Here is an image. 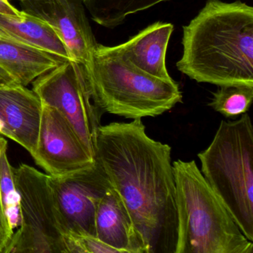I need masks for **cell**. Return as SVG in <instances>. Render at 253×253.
Returning <instances> with one entry per match:
<instances>
[{
  "label": "cell",
  "mask_w": 253,
  "mask_h": 253,
  "mask_svg": "<svg viewBox=\"0 0 253 253\" xmlns=\"http://www.w3.org/2000/svg\"><path fill=\"white\" fill-rule=\"evenodd\" d=\"M42 103L39 96L17 84L0 88V134L17 142L33 156L38 146Z\"/></svg>",
  "instance_id": "obj_11"
},
{
  "label": "cell",
  "mask_w": 253,
  "mask_h": 253,
  "mask_svg": "<svg viewBox=\"0 0 253 253\" xmlns=\"http://www.w3.org/2000/svg\"><path fill=\"white\" fill-rule=\"evenodd\" d=\"M253 100V86L222 85L213 92L208 106L228 118L247 113Z\"/></svg>",
  "instance_id": "obj_17"
},
{
  "label": "cell",
  "mask_w": 253,
  "mask_h": 253,
  "mask_svg": "<svg viewBox=\"0 0 253 253\" xmlns=\"http://www.w3.org/2000/svg\"><path fill=\"white\" fill-rule=\"evenodd\" d=\"M172 164L178 221L175 253H253V241L244 236L195 161Z\"/></svg>",
  "instance_id": "obj_3"
},
{
  "label": "cell",
  "mask_w": 253,
  "mask_h": 253,
  "mask_svg": "<svg viewBox=\"0 0 253 253\" xmlns=\"http://www.w3.org/2000/svg\"><path fill=\"white\" fill-rule=\"evenodd\" d=\"M176 63L198 83L253 86V8L241 1L208 0L183 26Z\"/></svg>",
  "instance_id": "obj_2"
},
{
  "label": "cell",
  "mask_w": 253,
  "mask_h": 253,
  "mask_svg": "<svg viewBox=\"0 0 253 253\" xmlns=\"http://www.w3.org/2000/svg\"><path fill=\"white\" fill-rule=\"evenodd\" d=\"M19 84L17 81L5 69L0 67V88Z\"/></svg>",
  "instance_id": "obj_22"
},
{
  "label": "cell",
  "mask_w": 253,
  "mask_h": 253,
  "mask_svg": "<svg viewBox=\"0 0 253 253\" xmlns=\"http://www.w3.org/2000/svg\"><path fill=\"white\" fill-rule=\"evenodd\" d=\"M6 148H8V142L2 136H0V155ZM14 232V230L11 227L9 219L5 212L0 188V253H5Z\"/></svg>",
  "instance_id": "obj_20"
},
{
  "label": "cell",
  "mask_w": 253,
  "mask_h": 253,
  "mask_svg": "<svg viewBox=\"0 0 253 253\" xmlns=\"http://www.w3.org/2000/svg\"><path fill=\"white\" fill-rule=\"evenodd\" d=\"M20 198V226L5 253H66L67 229L48 183V175L27 164L13 168Z\"/></svg>",
  "instance_id": "obj_6"
},
{
  "label": "cell",
  "mask_w": 253,
  "mask_h": 253,
  "mask_svg": "<svg viewBox=\"0 0 253 253\" xmlns=\"http://www.w3.org/2000/svg\"><path fill=\"white\" fill-rule=\"evenodd\" d=\"M86 70L94 104L103 113L142 119L162 115L182 103L183 95L174 80L148 75L117 46L97 44Z\"/></svg>",
  "instance_id": "obj_4"
},
{
  "label": "cell",
  "mask_w": 253,
  "mask_h": 253,
  "mask_svg": "<svg viewBox=\"0 0 253 253\" xmlns=\"http://www.w3.org/2000/svg\"><path fill=\"white\" fill-rule=\"evenodd\" d=\"M32 84V90L42 103L66 118L94 158L96 136L103 113L94 104L86 68L69 60L42 74Z\"/></svg>",
  "instance_id": "obj_7"
},
{
  "label": "cell",
  "mask_w": 253,
  "mask_h": 253,
  "mask_svg": "<svg viewBox=\"0 0 253 253\" xmlns=\"http://www.w3.org/2000/svg\"><path fill=\"white\" fill-rule=\"evenodd\" d=\"M173 31L171 23L157 22L116 46L140 70L159 79L171 81L166 56Z\"/></svg>",
  "instance_id": "obj_13"
},
{
  "label": "cell",
  "mask_w": 253,
  "mask_h": 253,
  "mask_svg": "<svg viewBox=\"0 0 253 253\" xmlns=\"http://www.w3.org/2000/svg\"><path fill=\"white\" fill-rule=\"evenodd\" d=\"M0 28L11 36L37 49L71 60L63 41L43 20L23 12L20 17L0 14Z\"/></svg>",
  "instance_id": "obj_15"
},
{
  "label": "cell",
  "mask_w": 253,
  "mask_h": 253,
  "mask_svg": "<svg viewBox=\"0 0 253 253\" xmlns=\"http://www.w3.org/2000/svg\"><path fill=\"white\" fill-rule=\"evenodd\" d=\"M21 11L48 23L63 41L72 61L91 64L97 41L84 0H20Z\"/></svg>",
  "instance_id": "obj_10"
},
{
  "label": "cell",
  "mask_w": 253,
  "mask_h": 253,
  "mask_svg": "<svg viewBox=\"0 0 253 253\" xmlns=\"http://www.w3.org/2000/svg\"><path fill=\"white\" fill-rule=\"evenodd\" d=\"M32 158L45 174L54 177L75 172L95 162L66 118L43 103L38 146Z\"/></svg>",
  "instance_id": "obj_9"
},
{
  "label": "cell",
  "mask_w": 253,
  "mask_h": 253,
  "mask_svg": "<svg viewBox=\"0 0 253 253\" xmlns=\"http://www.w3.org/2000/svg\"><path fill=\"white\" fill-rule=\"evenodd\" d=\"M19 1H20V0H19Z\"/></svg>",
  "instance_id": "obj_23"
},
{
  "label": "cell",
  "mask_w": 253,
  "mask_h": 253,
  "mask_svg": "<svg viewBox=\"0 0 253 253\" xmlns=\"http://www.w3.org/2000/svg\"><path fill=\"white\" fill-rule=\"evenodd\" d=\"M72 234L75 253H120L118 250L108 245L97 236Z\"/></svg>",
  "instance_id": "obj_19"
},
{
  "label": "cell",
  "mask_w": 253,
  "mask_h": 253,
  "mask_svg": "<svg viewBox=\"0 0 253 253\" xmlns=\"http://www.w3.org/2000/svg\"><path fill=\"white\" fill-rule=\"evenodd\" d=\"M94 223L96 236L120 253H146L122 199L112 186L97 204Z\"/></svg>",
  "instance_id": "obj_12"
},
{
  "label": "cell",
  "mask_w": 253,
  "mask_h": 253,
  "mask_svg": "<svg viewBox=\"0 0 253 253\" xmlns=\"http://www.w3.org/2000/svg\"><path fill=\"white\" fill-rule=\"evenodd\" d=\"M169 0H84L85 9L97 24L115 29L131 14L149 9Z\"/></svg>",
  "instance_id": "obj_16"
},
{
  "label": "cell",
  "mask_w": 253,
  "mask_h": 253,
  "mask_svg": "<svg viewBox=\"0 0 253 253\" xmlns=\"http://www.w3.org/2000/svg\"><path fill=\"white\" fill-rule=\"evenodd\" d=\"M0 14L20 17L23 14V11L11 5L8 0H0Z\"/></svg>",
  "instance_id": "obj_21"
},
{
  "label": "cell",
  "mask_w": 253,
  "mask_h": 253,
  "mask_svg": "<svg viewBox=\"0 0 253 253\" xmlns=\"http://www.w3.org/2000/svg\"><path fill=\"white\" fill-rule=\"evenodd\" d=\"M8 148L0 155V188L5 212L14 231L20 226V198L14 183L13 167L8 161Z\"/></svg>",
  "instance_id": "obj_18"
},
{
  "label": "cell",
  "mask_w": 253,
  "mask_h": 253,
  "mask_svg": "<svg viewBox=\"0 0 253 253\" xmlns=\"http://www.w3.org/2000/svg\"><path fill=\"white\" fill-rule=\"evenodd\" d=\"M48 183L69 233L96 236L97 204L112 186L100 166L95 161L90 167L70 174L48 175Z\"/></svg>",
  "instance_id": "obj_8"
},
{
  "label": "cell",
  "mask_w": 253,
  "mask_h": 253,
  "mask_svg": "<svg viewBox=\"0 0 253 253\" xmlns=\"http://www.w3.org/2000/svg\"><path fill=\"white\" fill-rule=\"evenodd\" d=\"M201 171L244 236L253 241V127L248 114L222 121L198 155Z\"/></svg>",
  "instance_id": "obj_5"
},
{
  "label": "cell",
  "mask_w": 253,
  "mask_h": 253,
  "mask_svg": "<svg viewBox=\"0 0 253 253\" xmlns=\"http://www.w3.org/2000/svg\"><path fill=\"white\" fill-rule=\"evenodd\" d=\"M96 162L119 195L146 253H175V181L171 148L151 138L142 119L100 126Z\"/></svg>",
  "instance_id": "obj_1"
},
{
  "label": "cell",
  "mask_w": 253,
  "mask_h": 253,
  "mask_svg": "<svg viewBox=\"0 0 253 253\" xmlns=\"http://www.w3.org/2000/svg\"><path fill=\"white\" fill-rule=\"evenodd\" d=\"M64 62L60 57L26 45L0 28V67L20 85L27 86Z\"/></svg>",
  "instance_id": "obj_14"
}]
</instances>
